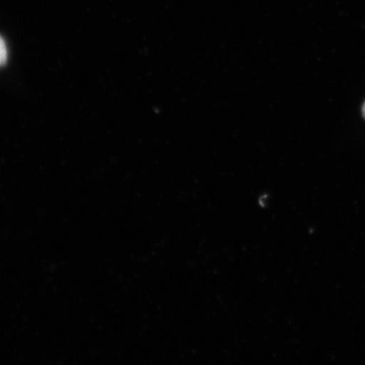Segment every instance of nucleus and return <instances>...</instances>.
<instances>
[{"label":"nucleus","instance_id":"nucleus-2","mask_svg":"<svg viewBox=\"0 0 365 365\" xmlns=\"http://www.w3.org/2000/svg\"><path fill=\"white\" fill-rule=\"evenodd\" d=\"M362 114H364V117L365 118V103L364 105V108H362Z\"/></svg>","mask_w":365,"mask_h":365},{"label":"nucleus","instance_id":"nucleus-1","mask_svg":"<svg viewBox=\"0 0 365 365\" xmlns=\"http://www.w3.org/2000/svg\"><path fill=\"white\" fill-rule=\"evenodd\" d=\"M7 59V48L4 39L0 37V66L6 63Z\"/></svg>","mask_w":365,"mask_h":365}]
</instances>
